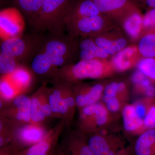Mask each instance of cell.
Wrapping results in <instances>:
<instances>
[{
	"instance_id": "cell-42",
	"label": "cell",
	"mask_w": 155,
	"mask_h": 155,
	"mask_svg": "<svg viewBox=\"0 0 155 155\" xmlns=\"http://www.w3.org/2000/svg\"><path fill=\"white\" fill-rule=\"evenodd\" d=\"M148 6L151 8H154L155 7V0H145Z\"/></svg>"
},
{
	"instance_id": "cell-31",
	"label": "cell",
	"mask_w": 155,
	"mask_h": 155,
	"mask_svg": "<svg viewBox=\"0 0 155 155\" xmlns=\"http://www.w3.org/2000/svg\"><path fill=\"white\" fill-rule=\"evenodd\" d=\"M14 84L9 79H2L0 84V88L2 94L7 98H10L15 94Z\"/></svg>"
},
{
	"instance_id": "cell-43",
	"label": "cell",
	"mask_w": 155,
	"mask_h": 155,
	"mask_svg": "<svg viewBox=\"0 0 155 155\" xmlns=\"http://www.w3.org/2000/svg\"><path fill=\"white\" fill-rule=\"evenodd\" d=\"M64 155V154H60V155Z\"/></svg>"
},
{
	"instance_id": "cell-29",
	"label": "cell",
	"mask_w": 155,
	"mask_h": 155,
	"mask_svg": "<svg viewBox=\"0 0 155 155\" xmlns=\"http://www.w3.org/2000/svg\"><path fill=\"white\" fill-rule=\"evenodd\" d=\"M143 27L147 32H155V9L151 8L143 17Z\"/></svg>"
},
{
	"instance_id": "cell-39",
	"label": "cell",
	"mask_w": 155,
	"mask_h": 155,
	"mask_svg": "<svg viewBox=\"0 0 155 155\" xmlns=\"http://www.w3.org/2000/svg\"><path fill=\"white\" fill-rule=\"evenodd\" d=\"M42 109L43 113L45 116H50L52 112L50 105L48 104H42Z\"/></svg>"
},
{
	"instance_id": "cell-16",
	"label": "cell",
	"mask_w": 155,
	"mask_h": 155,
	"mask_svg": "<svg viewBox=\"0 0 155 155\" xmlns=\"http://www.w3.org/2000/svg\"><path fill=\"white\" fill-rule=\"evenodd\" d=\"M136 53V48L134 47L124 48L118 53L113 60L114 67L119 71L129 69L133 64V58Z\"/></svg>"
},
{
	"instance_id": "cell-6",
	"label": "cell",
	"mask_w": 155,
	"mask_h": 155,
	"mask_svg": "<svg viewBox=\"0 0 155 155\" xmlns=\"http://www.w3.org/2000/svg\"><path fill=\"white\" fill-rule=\"evenodd\" d=\"M23 18L22 13L14 7L1 11V34L2 36L5 37V39L22 35Z\"/></svg>"
},
{
	"instance_id": "cell-18",
	"label": "cell",
	"mask_w": 155,
	"mask_h": 155,
	"mask_svg": "<svg viewBox=\"0 0 155 155\" xmlns=\"http://www.w3.org/2000/svg\"><path fill=\"white\" fill-rule=\"evenodd\" d=\"M103 86L101 84H96L92 87L85 94L78 96L75 102L79 107H86L95 104L102 94Z\"/></svg>"
},
{
	"instance_id": "cell-24",
	"label": "cell",
	"mask_w": 155,
	"mask_h": 155,
	"mask_svg": "<svg viewBox=\"0 0 155 155\" xmlns=\"http://www.w3.org/2000/svg\"><path fill=\"white\" fill-rule=\"evenodd\" d=\"M43 134L38 127L29 126L22 130L20 134L22 140L26 143H36L41 141Z\"/></svg>"
},
{
	"instance_id": "cell-21",
	"label": "cell",
	"mask_w": 155,
	"mask_h": 155,
	"mask_svg": "<svg viewBox=\"0 0 155 155\" xmlns=\"http://www.w3.org/2000/svg\"><path fill=\"white\" fill-rule=\"evenodd\" d=\"M10 75V80L16 87L22 88L25 87L30 82V74L23 67L18 66Z\"/></svg>"
},
{
	"instance_id": "cell-17",
	"label": "cell",
	"mask_w": 155,
	"mask_h": 155,
	"mask_svg": "<svg viewBox=\"0 0 155 155\" xmlns=\"http://www.w3.org/2000/svg\"><path fill=\"white\" fill-rule=\"evenodd\" d=\"M83 116L92 117L97 126H103L107 122V109L101 104H94L84 107L82 110Z\"/></svg>"
},
{
	"instance_id": "cell-23",
	"label": "cell",
	"mask_w": 155,
	"mask_h": 155,
	"mask_svg": "<svg viewBox=\"0 0 155 155\" xmlns=\"http://www.w3.org/2000/svg\"><path fill=\"white\" fill-rule=\"evenodd\" d=\"M68 155H94L87 143L81 140H73L67 144Z\"/></svg>"
},
{
	"instance_id": "cell-12",
	"label": "cell",
	"mask_w": 155,
	"mask_h": 155,
	"mask_svg": "<svg viewBox=\"0 0 155 155\" xmlns=\"http://www.w3.org/2000/svg\"><path fill=\"white\" fill-rule=\"evenodd\" d=\"M143 17L138 9L130 11L124 17L123 27L126 33L132 38L138 37L143 27Z\"/></svg>"
},
{
	"instance_id": "cell-37",
	"label": "cell",
	"mask_w": 155,
	"mask_h": 155,
	"mask_svg": "<svg viewBox=\"0 0 155 155\" xmlns=\"http://www.w3.org/2000/svg\"><path fill=\"white\" fill-rule=\"evenodd\" d=\"M144 94L149 98H154L155 97V87L151 84L143 91Z\"/></svg>"
},
{
	"instance_id": "cell-7",
	"label": "cell",
	"mask_w": 155,
	"mask_h": 155,
	"mask_svg": "<svg viewBox=\"0 0 155 155\" xmlns=\"http://www.w3.org/2000/svg\"><path fill=\"white\" fill-rule=\"evenodd\" d=\"M101 13L109 16L124 17L137 8L130 0H91Z\"/></svg>"
},
{
	"instance_id": "cell-36",
	"label": "cell",
	"mask_w": 155,
	"mask_h": 155,
	"mask_svg": "<svg viewBox=\"0 0 155 155\" xmlns=\"http://www.w3.org/2000/svg\"><path fill=\"white\" fill-rule=\"evenodd\" d=\"M147 78V77L138 69L133 73L131 77V80L136 85L139 86L141 82Z\"/></svg>"
},
{
	"instance_id": "cell-27",
	"label": "cell",
	"mask_w": 155,
	"mask_h": 155,
	"mask_svg": "<svg viewBox=\"0 0 155 155\" xmlns=\"http://www.w3.org/2000/svg\"><path fill=\"white\" fill-rule=\"evenodd\" d=\"M51 146L49 140H41L31 147L26 151L24 155H47Z\"/></svg>"
},
{
	"instance_id": "cell-13",
	"label": "cell",
	"mask_w": 155,
	"mask_h": 155,
	"mask_svg": "<svg viewBox=\"0 0 155 155\" xmlns=\"http://www.w3.org/2000/svg\"><path fill=\"white\" fill-rule=\"evenodd\" d=\"M43 2V0H12L14 8L22 13L29 25L38 13Z\"/></svg>"
},
{
	"instance_id": "cell-4",
	"label": "cell",
	"mask_w": 155,
	"mask_h": 155,
	"mask_svg": "<svg viewBox=\"0 0 155 155\" xmlns=\"http://www.w3.org/2000/svg\"><path fill=\"white\" fill-rule=\"evenodd\" d=\"M105 66L100 59L81 60L75 64H70L58 69L55 75L66 81L85 78H97L102 76Z\"/></svg>"
},
{
	"instance_id": "cell-38",
	"label": "cell",
	"mask_w": 155,
	"mask_h": 155,
	"mask_svg": "<svg viewBox=\"0 0 155 155\" xmlns=\"http://www.w3.org/2000/svg\"><path fill=\"white\" fill-rule=\"evenodd\" d=\"M68 108L64 99L62 98H61L59 102V113L61 114H65L67 113Z\"/></svg>"
},
{
	"instance_id": "cell-14",
	"label": "cell",
	"mask_w": 155,
	"mask_h": 155,
	"mask_svg": "<svg viewBox=\"0 0 155 155\" xmlns=\"http://www.w3.org/2000/svg\"><path fill=\"white\" fill-rule=\"evenodd\" d=\"M122 117L124 128L127 131H135L143 125V119L137 114L134 106H125L122 111Z\"/></svg>"
},
{
	"instance_id": "cell-9",
	"label": "cell",
	"mask_w": 155,
	"mask_h": 155,
	"mask_svg": "<svg viewBox=\"0 0 155 155\" xmlns=\"http://www.w3.org/2000/svg\"><path fill=\"white\" fill-rule=\"evenodd\" d=\"M102 15L91 0H73L67 14L66 23L81 18Z\"/></svg>"
},
{
	"instance_id": "cell-33",
	"label": "cell",
	"mask_w": 155,
	"mask_h": 155,
	"mask_svg": "<svg viewBox=\"0 0 155 155\" xmlns=\"http://www.w3.org/2000/svg\"><path fill=\"white\" fill-rule=\"evenodd\" d=\"M62 98L61 92L58 90L53 91V94L50 95L49 102L52 111L54 113L59 112V102Z\"/></svg>"
},
{
	"instance_id": "cell-32",
	"label": "cell",
	"mask_w": 155,
	"mask_h": 155,
	"mask_svg": "<svg viewBox=\"0 0 155 155\" xmlns=\"http://www.w3.org/2000/svg\"><path fill=\"white\" fill-rule=\"evenodd\" d=\"M117 93H118V83L113 82L109 84L105 89L103 101L106 103L110 98L116 97Z\"/></svg>"
},
{
	"instance_id": "cell-25",
	"label": "cell",
	"mask_w": 155,
	"mask_h": 155,
	"mask_svg": "<svg viewBox=\"0 0 155 155\" xmlns=\"http://www.w3.org/2000/svg\"><path fill=\"white\" fill-rule=\"evenodd\" d=\"M138 69L155 83V58H144L138 64Z\"/></svg>"
},
{
	"instance_id": "cell-40",
	"label": "cell",
	"mask_w": 155,
	"mask_h": 155,
	"mask_svg": "<svg viewBox=\"0 0 155 155\" xmlns=\"http://www.w3.org/2000/svg\"><path fill=\"white\" fill-rule=\"evenodd\" d=\"M64 100L68 107H72L75 104V100L72 97H68L64 98Z\"/></svg>"
},
{
	"instance_id": "cell-22",
	"label": "cell",
	"mask_w": 155,
	"mask_h": 155,
	"mask_svg": "<svg viewBox=\"0 0 155 155\" xmlns=\"http://www.w3.org/2000/svg\"><path fill=\"white\" fill-rule=\"evenodd\" d=\"M19 62L8 54H0V72L3 75H9L15 71Z\"/></svg>"
},
{
	"instance_id": "cell-10",
	"label": "cell",
	"mask_w": 155,
	"mask_h": 155,
	"mask_svg": "<svg viewBox=\"0 0 155 155\" xmlns=\"http://www.w3.org/2000/svg\"><path fill=\"white\" fill-rule=\"evenodd\" d=\"M78 46L80 49L78 55L81 60L105 59L107 58L109 55L101 48L98 46L91 37L82 40Z\"/></svg>"
},
{
	"instance_id": "cell-34",
	"label": "cell",
	"mask_w": 155,
	"mask_h": 155,
	"mask_svg": "<svg viewBox=\"0 0 155 155\" xmlns=\"http://www.w3.org/2000/svg\"><path fill=\"white\" fill-rule=\"evenodd\" d=\"M105 103L107 109L111 112H116L119 110L120 103L116 96L110 98Z\"/></svg>"
},
{
	"instance_id": "cell-41",
	"label": "cell",
	"mask_w": 155,
	"mask_h": 155,
	"mask_svg": "<svg viewBox=\"0 0 155 155\" xmlns=\"http://www.w3.org/2000/svg\"><path fill=\"white\" fill-rule=\"evenodd\" d=\"M118 93H119L122 92L124 91L125 88V84L123 82H119L118 83Z\"/></svg>"
},
{
	"instance_id": "cell-26",
	"label": "cell",
	"mask_w": 155,
	"mask_h": 155,
	"mask_svg": "<svg viewBox=\"0 0 155 155\" xmlns=\"http://www.w3.org/2000/svg\"><path fill=\"white\" fill-rule=\"evenodd\" d=\"M90 37L94 40L98 46L101 48L108 54L114 55L116 53V40H110L98 35Z\"/></svg>"
},
{
	"instance_id": "cell-35",
	"label": "cell",
	"mask_w": 155,
	"mask_h": 155,
	"mask_svg": "<svg viewBox=\"0 0 155 155\" xmlns=\"http://www.w3.org/2000/svg\"><path fill=\"white\" fill-rule=\"evenodd\" d=\"M152 102V101L150 103L149 105L148 106H147L143 103H137L134 106L137 114L142 119H143L144 117H145L150 104Z\"/></svg>"
},
{
	"instance_id": "cell-5",
	"label": "cell",
	"mask_w": 155,
	"mask_h": 155,
	"mask_svg": "<svg viewBox=\"0 0 155 155\" xmlns=\"http://www.w3.org/2000/svg\"><path fill=\"white\" fill-rule=\"evenodd\" d=\"M105 20L102 15L81 18L72 20L66 24L67 34L72 37H92L97 35L102 30Z\"/></svg>"
},
{
	"instance_id": "cell-11",
	"label": "cell",
	"mask_w": 155,
	"mask_h": 155,
	"mask_svg": "<svg viewBox=\"0 0 155 155\" xmlns=\"http://www.w3.org/2000/svg\"><path fill=\"white\" fill-rule=\"evenodd\" d=\"M136 155H155V129L145 131L134 145Z\"/></svg>"
},
{
	"instance_id": "cell-28",
	"label": "cell",
	"mask_w": 155,
	"mask_h": 155,
	"mask_svg": "<svg viewBox=\"0 0 155 155\" xmlns=\"http://www.w3.org/2000/svg\"><path fill=\"white\" fill-rule=\"evenodd\" d=\"M30 116L31 120L35 122H41L45 119V116L42 109V104L35 98L31 100Z\"/></svg>"
},
{
	"instance_id": "cell-19",
	"label": "cell",
	"mask_w": 155,
	"mask_h": 155,
	"mask_svg": "<svg viewBox=\"0 0 155 155\" xmlns=\"http://www.w3.org/2000/svg\"><path fill=\"white\" fill-rule=\"evenodd\" d=\"M138 50L144 58H155V32H147L141 38Z\"/></svg>"
},
{
	"instance_id": "cell-20",
	"label": "cell",
	"mask_w": 155,
	"mask_h": 155,
	"mask_svg": "<svg viewBox=\"0 0 155 155\" xmlns=\"http://www.w3.org/2000/svg\"><path fill=\"white\" fill-rule=\"evenodd\" d=\"M14 104L18 109L17 119L26 122L30 121L31 100L24 95H20L15 99Z\"/></svg>"
},
{
	"instance_id": "cell-3",
	"label": "cell",
	"mask_w": 155,
	"mask_h": 155,
	"mask_svg": "<svg viewBox=\"0 0 155 155\" xmlns=\"http://www.w3.org/2000/svg\"><path fill=\"white\" fill-rule=\"evenodd\" d=\"M44 36L38 33L6 39L1 45V53L13 56L19 62L31 61L41 46Z\"/></svg>"
},
{
	"instance_id": "cell-30",
	"label": "cell",
	"mask_w": 155,
	"mask_h": 155,
	"mask_svg": "<svg viewBox=\"0 0 155 155\" xmlns=\"http://www.w3.org/2000/svg\"><path fill=\"white\" fill-rule=\"evenodd\" d=\"M143 122V126L148 130L155 129V104L153 102L150 104Z\"/></svg>"
},
{
	"instance_id": "cell-15",
	"label": "cell",
	"mask_w": 155,
	"mask_h": 155,
	"mask_svg": "<svg viewBox=\"0 0 155 155\" xmlns=\"http://www.w3.org/2000/svg\"><path fill=\"white\" fill-rule=\"evenodd\" d=\"M31 68L35 74L40 75H47L49 73H54L55 75L58 70L39 50L31 59Z\"/></svg>"
},
{
	"instance_id": "cell-8",
	"label": "cell",
	"mask_w": 155,
	"mask_h": 155,
	"mask_svg": "<svg viewBox=\"0 0 155 155\" xmlns=\"http://www.w3.org/2000/svg\"><path fill=\"white\" fill-rule=\"evenodd\" d=\"M87 143L94 155H127L120 145L102 135L92 136Z\"/></svg>"
},
{
	"instance_id": "cell-1",
	"label": "cell",
	"mask_w": 155,
	"mask_h": 155,
	"mask_svg": "<svg viewBox=\"0 0 155 155\" xmlns=\"http://www.w3.org/2000/svg\"><path fill=\"white\" fill-rule=\"evenodd\" d=\"M73 0H43L41 8L29 25L34 33H64L67 14Z\"/></svg>"
},
{
	"instance_id": "cell-2",
	"label": "cell",
	"mask_w": 155,
	"mask_h": 155,
	"mask_svg": "<svg viewBox=\"0 0 155 155\" xmlns=\"http://www.w3.org/2000/svg\"><path fill=\"white\" fill-rule=\"evenodd\" d=\"M75 38L64 33H48L44 36L39 51L56 68L68 66L78 55L79 46Z\"/></svg>"
}]
</instances>
